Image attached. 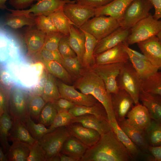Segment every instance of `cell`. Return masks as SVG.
I'll return each instance as SVG.
<instances>
[{"label":"cell","instance_id":"6da1fadb","mask_svg":"<svg viewBox=\"0 0 161 161\" xmlns=\"http://www.w3.org/2000/svg\"><path fill=\"white\" fill-rule=\"evenodd\" d=\"M132 160L113 129L100 135L98 142L89 148L81 161H130Z\"/></svg>","mask_w":161,"mask_h":161},{"label":"cell","instance_id":"7a4b0ae2","mask_svg":"<svg viewBox=\"0 0 161 161\" xmlns=\"http://www.w3.org/2000/svg\"><path fill=\"white\" fill-rule=\"evenodd\" d=\"M75 88L94 96L104 107L109 121L115 119L111 98L101 79L90 68H82L80 77L75 80Z\"/></svg>","mask_w":161,"mask_h":161},{"label":"cell","instance_id":"3957f363","mask_svg":"<svg viewBox=\"0 0 161 161\" xmlns=\"http://www.w3.org/2000/svg\"><path fill=\"white\" fill-rule=\"evenodd\" d=\"M161 30V20L155 19L151 14L139 21L131 28V31L125 42L131 45L156 36Z\"/></svg>","mask_w":161,"mask_h":161},{"label":"cell","instance_id":"277c9868","mask_svg":"<svg viewBox=\"0 0 161 161\" xmlns=\"http://www.w3.org/2000/svg\"><path fill=\"white\" fill-rule=\"evenodd\" d=\"M141 79L129 61L124 63L117 78L119 89L124 90L132 97L135 105L139 103Z\"/></svg>","mask_w":161,"mask_h":161},{"label":"cell","instance_id":"5b68a950","mask_svg":"<svg viewBox=\"0 0 161 161\" xmlns=\"http://www.w3.org/2000/svg\"><path fill=\"white\" fill-rule=\"evenodd\" d=\"M70 136L67 127L62 126L47 133L38 141L45 152V161H50L59 154L64 143Z\"/></svg>","mask_w":161,"mask_h":161},{"label":"cell","instance_id":"8992f818","mask_svg":"<svg viewBox=\"0 0 161 161\" xmlns=\"http://www.w3.org/2000/svg\"><path fill=\"white\" fill-rule=\"evenodd\" d=\"M120 27V23L113 17L100 16L89 19L79 29L92 35L98 41Z\"/></svg>","mask_w":161,"mask_h":161},{"label":"cell","instance_id":"52a82bcc","mask_svg":"<svg viewBox=\"0 0 161 161\" xmlns=\"http://www.w3.org/2000/svg\"><path fill=\"white\" fill-rule=\"evenodd\" d=\"M37 2L32 4L30 9L26 10L6 9L13 16L21 15L35 16L40 15L48 16L63 7L66 4L75 3V0H36Z\"/></svg>","mask_w":161,"mask_h":161},{"label":"cell","instance_id":"ba28073f","mask_svg":"<svg viewBox=\"0 0 161 161\" xmlns=\"http://www.w3.org/2000/svg\"><path fill=\"white\" fill-rule=\"evenodd\" d=\"M153 7L149 0H133L125 11L120 27L131 29L139 21L148 17Z\"/></svg>","mask_w":161,"mask_h":161},{"label":"cell","instance_id":"9c48e42d","mask_svg":"<svg viewBox=\"0 0 161 161\" xmlns=\"http://www.w3.org/2000/svg\"><path fill=\"white\" fill-rule=\"evenodd\" d=\"M124 63L95 64L89 68L101 79L107 91L114 94L119 90L117 78Z\"/></svg>","mask_w":161,"mask_h":161},{"label":"cell","instance_id":"30bf717a","mask_svg":"<svg viewBox=\"0 0 161 161\" xmlns=\"http://www.w3.org/2000/svg\"><path fill=\"white\" fill-rule=\"evenodd\" d=\"M28 97L26 92L20 88L14 87L9 95V111L13 118L20 119L24 123L29 115L28 109Z\"/></svg>","mask_w":161,"mask_h":161},{"label":"cell","instance_id":"8fae6325","mask_svg":"<svg viewBox=\"0 0 161 161\" xmlns=\"http://www.w3.org/2000/svg\"><path fill=\"white\" fill-rule=\"evenodd\" d=\"M63 9L71 24L78 28L95 16V9L78 3L66 4Z\"/></svg>","mask_w":161,"mask_h":161},{"label":"cell","instance_id":"7c38bea8","mask_svg":"<svg viewBox=\"0 0 161 161\" xmlns=\"http://www.w3.org/2000/svg\"><path fill=\"white\" fill-rule=\"evenodd\" d=\"M56 82L61 97L72 102L76 105L90 106L99 102L91 95L78 92L74 85H69L60 81H56Z\"/></svg>","mask_w":161,"mask_h":161},{"label":"cell","instance_id":"4fadbf2b","mask_svg":"<svg viewBox=\"0 0 161 161\" xmlns=\"http://www.w3.org/2000/svg\"><path fill=\"white\" fill-rule=\"evenodd\" d=\"M113 109L117 122L125 119L126 116L134 106V101L131 96L124 90L119 89L116 93L111 94Z\"/></svg>","mask_w":161,"mask_h":161},{"label":"cell","instance_id":"5bb4252c","mask_svg":"<svg viewBox=\"0 0 161 161\" xmlns=\"http://www.w3.org/2000/svg\"><path fill=\"white\" fill-rule=\"evenodd\" d=\"M125 120L130 125L144 131L149 126L152 120L147 108L140 103L129 111Z\"/></svg>","mask_w":161,"mask_h":161},{"label":"cell","instance_id":"9a60e30c","mask_svg":"<svg viewBox=\"0 0 161 161\" xmlns=\"http://www.w3.org/2000/svg\"><path fill=\"white\" fill-rule=\"evenodd\" d=\"M131 29L120 27L98 42L95 48L94 56L111 48L119 44L126 41L130 33Z\"/></svg>","mask_w":161,"mask_h":161},{"label":"cell","instance_id":"2e32d148","mask_svg":"<svg viewBox=\"0 0 161 161\" xmlns=\"http://www.w3.org/2000/svg\"><path fill=\"white\" fill-rule=\"evenodd\" d=\"M142 53L153 65L161 69V43L156 36L138 43Z\"/></svg>","mask_w":161,"mask_h":161},{"label":"cell","instance_id":"e0dca14e","mask_svg":"<svg viewBox=\"0 0 161 161\" xmlns=\"http://www.w3.org/2000/svg\"><path fill=\"white\" fill-rule=\"evenodd\" d=\"M66 127L70 135L89 148L95 145L100 137V134L96 131L84 127L79 123H72Z\"/></svg>","mask_w":161,"mask_h":161},{"label":"cell","instance_id":"ac0fdd59","mask_svg":"<svg viewBox=\"0 0 161 161\" xmlns=\"http://www.w3.org/2000/svg\"><path fill=\"white\" fill-rule=\"evenodd\" d=\"M123 43H120L111 48L95 55V64L125 63L129 61L128 55L124 49Z\"/></svg>","mask_w":161,"mask_h":161},{"label":"cell","instance_id":"d6986e66","mask_svg":"<svg viewBox=\"0 0 161 161\" xmlns=\"http://www.w3.org/2000/svg\"><path fill=\"white\" fill-rule=\"evenodd\" d=\"M133 0H114L104 6L95 9V16H111L120 23L125 11Z\"/></svg>","mask_w":161,"mask_h":161},{"label":"cell","instance_id":"ffe728a7","mask_svg":"<svg viewBox=\"0 0 161 161\" xmlns=\"http://www.w3.org/2000/svg\"><path fill=\"white\" fill-rule=\"evenodd\" d=\"M123 43L124 49L128 55L129 61L142 80L146 78L160 69L149 61L137 56L129 50V45L125 42Z\"/></svg>","mask_w":161,"mask_h":161},{"label":"cell","instance_id":"44dd1931","mask_svg":"<svg viewBox=\"0 0 161 161\" xmlns=\"http://www.w3.org/2000/svg\"><path fill=\"white\" fill-rule=\"evenodd\" d=\"M77 123L86 127L94 129L100 135L112 129L109 120L92 114L83 115L75 117L71 123Z\"/></svg>","mask_w":161,"mask_h":161},{"label":"cell","instance_id":"7402d4cb","mask_svg":"<svg viewBox=\"0 0 161 161\" xmlns=\"http://www.w3.org/2000/svg\"><path fill=\"white\" fill-rule=\"evenodd\" d=\"M139 100L148 109L152 120L161 123V95L140 90Z\"/></svg>","mask_w":161,"mask_h":161},{"label":"cell","instance_id":"603a6c76","mask_svg":"<svg viewBox=\"0 0 161 161\" xmlns=\"http://www.w3.org/2000/svg\"><path fill=\"white\" fill-rule=\"evenodd\" d=\"M109 122L113 131L126 148L132 161L143 160V154L122 130L116 119H113Z\"/></svg>","mask_w":161,"mask_h":161},{"label":"cell","instance_id":"cb8c5ba5","mask_svg":"<svg viewBox=\"0 0 161 161\" xmlns=\"http://www.w3.org/2000/svg\"><path fill=\"white\" fill-rule=\"evenodd\" d=\"M125 119L121 121H117L121 129L140 149L143 154L149 153V145L146 139L144 131L130 125L126 122Z\"/></svg>","mask_w":161,"mask_h":161},{"label":"cell","instance_id":"d4e9b609","mask_svg":"<svg viewBox=\"0 0 161 161\" xmlns=\"http://www.w3.org/2000/svg\"><path fill=\"white\" fill-rule=\"evenodd\" d=\"M13 122L10 130L8 140L13 142H21L30 145L36 140L32 137L25 123L18 118H13Z\"/></svg>","mask_w":161,"mask_h":161},{"label":"cell","instance_id":"484cf974","mask_svg":"<svg viewBox=\"0 0 161 161\" xmlns=\"http://www.w3.org/2000/svg\"><path fill=\"white\" fill-rule=\"evenodd\" d=\"M46 35L37 29L30 30L27 31L24 38L29 55H37L42 49Z\"/></svg>","mask_w":161,"mask_h":161},{"label":"cell","instance_id":"4316f807","mask_svg":"<svg viewBox=\"0 0 161 161\" xmlns=\"http://www.w3.org/2000/svg\"><path fill=\"white\" fill-rule=\"evenodd\" d=\"M69 44L81 65L85 52L86 36L84 32L71 24L69 37Z\"/></svg>","mask_w":161,"mask_h":161},{"label":"cell","instance_id":"83f0119b","mask_svg":"<svg viewBox=\"0 0 161 161\" xmlns=\"http://www.w3.org/2000/svg\"><path fill=\"white\" fill-rule=\"evenodd\" d=\"M89 148L76 138L70 135L64 143L60 152L74 157L78 161H81Z\"/></svg>","mask_w":161,"mask_h":161},{"label":"cell","instance_id":"f1b7e54d","mask_svg":"<svg viewBox=\"0 0 161 161\" xmlns=\"http://www.w3.org/2000/svg\"><path fill=\"white\" fill-rule=\"evenodd\" d=\"M69 112L74 117L83 115L92 114L109 121L106 111L99 102L90 106L75 105Z\"/></svg>","mask_w":161,"mask_h":161},{"label":"cell","instance_id":"f546056e","mask_svg":"<svg viewBox=\"0 0 161 161\" xmlns=\"http://www.w3.org/2000/svg\"><path fill=\"white\" fill-rule=\"evenodd\" d=\"M30 145L21 142H13L6 154L8 161H27L30 150Z\"/></svg>","mask_w":161,"mask_h":161},{"label":"cell","instance_id":"4dcf8cb0","mask_svg":"<svg viewBox=\"0 0 161 161\" xmlns=\"http://www.w3.org/2000/svg\"><path fill=\"white\" fill-rule=\"evenodd\" d=\"M48 72L67 84H71L73 80L72 77L62 64L55 61H46L41 60Z\"/></svg>","mask_w":161,"mask_h":161},{"label":"cell","instance_id":"1f68e13d","mask_svg":"<svg viewBox=\"0 0 161 161\" xmlns=\"http://www.w3.org/2000/svg\"><path fill=\"white\" fill-rule=\"evenodd\" d=\"M13 122V119L8 112L4 113L0 116V143L5 154L10 146L8 137Z\"/></svg>","mask_w":161,"mask_h":161},{"label":"cell","instance_id":"d6a6232c","mask_svg":"<svg viewBox=\"0 0 161 161\" xmlns=\"http://www.w3.org/2000/svg\"><path fill=\"white\" fill-rule=\"evenodd\" d=\"M83 31L86 36V42L82 66L83 68H89L95 64L93 52L98 41L92 35Z\"/></svg>","mask_w":161,"mask_h":161},{"label":"cell","instance_id":"836d02e7","mask_svg":"<svg viewBox=\"0 0 161 161\" xmlns=\"http://www.w3.org/2000/svg\"><path fill=\"white\" fill-rule=\"evenodd\" d=\"M50 16L57 30L64 36L69 37L71 24L64 11L63 7Z\"/></svg>","mask_w":161,"mask_h":161},{"label":"cell","instance_id":"e575fe53","mask_svg":"<svg viewBox=\"0 0 161 161\" xmlns=\"http://www.w3.org/2000/svg\"><path fill=\"white\" fill-rule=\"evenodd\" d=\"M140 90L161 95V71H158L142 80Z\"/></svg>","mask_w":161,"mask_h":161},{"label":"cell","instance_id":"d590c367","mask_svg":"<svg viewBox=\"0 0 161 161\" xmlns=\"http://www.w3.org/2000/svg\"><path fill=\"white\" fill-rule=\"evenodd\" d=\"M41 96L46 102H54L61 97L56 80L54 76L49 72L47 81Z\"/></svg>","mask_w":161,"mask_h":161},{"label":"cell","instance_id":"8d00e7d4","mask_svg":"<svg viewBox=\"0 0 161 161\" xmlns=\"http://www.w3.org/2000/svg\"><path fill=\"white\" fill-rule=\"evenodd\" d=\"M144 133L149 146H156L161 145V123L152 120Z\"/></svg>","mask_w":161,"mask_h":161},{"label":"cell","instance_id":"74e56055","mask_svg":"<svg viewBox=\"0 0 161 161\" xmlns=\"http://www.w3.org/2000/svg\"><path fill=\"white\" fill-rule=\"evenodd\" d=\"M58 113L54 102H47L38 119V122L45 126H50Z\"/></svg>","mask_w":161,"mask_h":161},{"label":"cell","instance_id":"f35d334b","mask_svg":"<svg viewBox=\"0 0 161 161\" xmlns=\"http://www.w3.org/2000/svg\"><path fill=\"white\" fill-rule=\"evenodd\" d=\"M46 103L41 95L34 94L29 97L28 111L32 119L38 120L41 112Z\"/></svg>","mask_w":161,"mask_h":161},{"label":"cell","instance_id":"ab89813d","mask_svg":"<svg viewBox=\"0 0 161 161\" xmlns=\"http://www.w3.org/2000/svg\"><path fill=\"white\" fill-rule=\"evenodd\" d=\"M5 25L17 29L26 25L30 28L35 25V24L34 16H13L10 14L6 19Z\"/></svg>","mask_w":161,"mask_h":161},{"label":"cell","instance_id":"60d3db41","mask_svg":"<svg viewBox=\"0 0 161 161\" xmlns=\"http://www.w3.org/2000/svg\"><path fill=\"white\" fill-rule=\"evenodd\" d=\"M24 123L32 137L37 141L47 133L53 130L49 128H47L41 123H35L30 115L27 117Z\"/></svg>","mask_w":161,"mask_h":161},{"label":"cell","instance_id":"b9f144b4","mask_svg":"<svg viewBox=\"0 0 161 161\" xmlns=\"http://www.w3.org/2000/svg\"><path fill=\"white\" fill-rule=\"evenodd\" d=\"M62 65L72 77L76 80L80 76L82 65L77 56L75 57H63Z\"/></svg>","mask_w":161,"mask_h":161},{"label":"cell","instance_id":"7bdbcfd3","mask_svg":"<svg viewBox=\"0 0 161 161\" xmlns=\"http://www.w3.org/2000/svg\"><path fill=\"white\" fill-rule=\"evenodd\" d=\"M34 17L35 26L38 30L46 34L58 31L54 26L50 16L40 15Z\"/></svg>","mask_w":161,"mask_h":161},{"label":"cell","instance_id":"ee69618b","mask_svg":"<svg viewBox=\"0 0 161 161\" xmlns=\"http://www.w3.org/2000/svg\"><path fill=\"white\" fill-rule=\"evenodd\" d=\"M74 117L69 111H63L58 112L52 124L49 128L53 130L59 127L67 126L71 123Z\"/></svg>","mask_w":161,"mask_h":161},{"label":"cell","instance_id":"f6af8a7d","mask_svg":"<svg viewBox=\"0 0 161 161\" xmlns=\"http://www.w3.org/2000/svg\"><path fill=\"white\" fill-rule=\"evenodd\" d=\"M63 36L62 33L58 31L46 34L42 49L52 51L58 50L59 44Z\"/></svg>","mask_w":161,"mask_h":161},{"label":"cell","instance_id":"bcb514c9","mask_svg":"<svg viewBox=\"0 0 161 161\" xmlns=\"http://www.w3.org/2000/svg\"><path fill=\"white\" fill-rule=\"evenodd\" d=\"M27 161H45V152L38 141L30 145V152Z\"/></svg>","mask_w":161,"mask_h":161},{"label":"cell","instance_id":"7dc6e473","mask_svg":"<svg viewBox=\"0 0 161 161\" xmlns=\"http://www.w3.org/2000/svg\"><path fill=\"white\" fill-rule=\"evenodd\" d=\"M58 50L62 57L77 56L69 44V37L63 36L62 37L59 44Z\"/></svg>","mask_w":161,"mask_h":161},{"label":"cell","instance_id":"c3c4849f","mask_svg":"<svg viewBox=\"0 0 161 161\" xmlns=\"http://www.w3.org/2000/svg\"><path fill=\"white\" fill-rule=\"evenodd\" d=\"M37 55H38L40 60L55 61L62 65L63 57L58 50L52 51L42 49Z\"/></svg>","mask_w":161,"mask_h":161},{"label":"cell","instance_id":"681fc988","mask_svg":"<svg viewBox=\"0 0 161 161\" xmlns=\"http://www.w3.org/2000/svg\"><path fill=\"white\" fill-rule=\"evenodd\" d=\"M54 103L58 112L63 111H69L76 105L72 102L61 97Z\"/></svg>","mask_w":161,"mask_h":161},{"label":"cell","instance_id":"f907efd6","mask_svg":"<svg viewBox=\"0 0 161 161\" xmlns=\"http://www.w3.org/2000/svg\"><path fill=\"white\" fill-rule=\"evenodd\" d=\"M48 74L46 69H44L40 76L38 83L34 89L35 94L41 95L47 81Z\"/></svg>","mask_w":161,"mask_h":161},{"label":"cell","instance_id":"816d5d0a","mask_svg":"<svg viewBox=\"0 0 161 161\" xmlns=\"http://www.w3.org/2000/svg\"><path fill=\"white\" fill-rule=\"evenodd\" d=\"M114 0H79L77 3L94 9L99 8L109 4Z\"/></svg>","mask_w":161,"mask_h":161},{"label":"cell","instance_id":"f5cc1de1","mask_svg":"<svg viewBox=\"0 0 161 161\" xmlns=\"http://www.w3.org/2000/svg\"><path fill=\"white\" fill-rule=\"evenodd\" d=\"M36 0H10L9 4L16 10H24L31 6Z\"/></svg>","mask_w":161,"mask_h":161},{"label":"cell","instance_id":"db71d44e","mask_svg":"<svg viewBox=\"0 0 161 161\" xmlns=\"http://www.w3.org/2000/svg\"><path fill=\"white\" fill-rule=\"evenodd\" d=\"M8 98L2 89L0 90V116L5 112H8Z\"/></svg>","mask_w":161,"mask_h":161},{"label":"cell","instance_id":"11a10c76","mask_svg":"<svg viewBox=\"0 0 161 161\" xmlns=\"http://www.w3.org/2000/svg\"><path fill=\"white\" fill-rule=\"evenodd\" d=\"M155 10V13L153 16L157 20L161 18V0H149Z\"/></svg>","mask_w":161,"mask_h":161},{"label":"cell","instance_id":"9f6ffc18","mask_svg":"<svg viewBox=\"0 0 161 161\" xmlns=\"http://www.w3.org/2000/svg\"><path fill=\"white\" fill-rule=\"evenodd\" d=\"M149 151L155 161H161V145L156 146H149Z\"/></svg>","mask_w":161,"mask_h":161},{"label":"cell","instance_id":"6f0895ef","mask_svg":"<svg viewBox=\"0 0 161 161\" xmlns=\"http://www.w3.org/2000/svg\"><path fill=\"white\" fill-rule=\"evenodd\" d=\"M60 161H78L76 158L60 152L59 154Z\"/></svg>","mask_w":161,"mask_h":161},{"label":"cell","instance_id":"680465c9","mask_svg":"<svg viewBox=\"0 0 161 161\" xmlns=\"http://www.w3.org/2000/svg\"><path fill=\"white\" fill-rule=\"evenodd\" d=\"M128 48L130 51L137 57L141 59L149 61L148 59L143 54H141L137 51L129 48V47H128Z\"/></svg>","mask_w":161,"mask_h":161},{"label":"cell","instance_id":"91938a15","mask_svg":"<svg viewBox=\"0 0 161 161\" xmlns=\"http://www.w3.org/2000/svg\"><path fill=\"white\" fill-rule=\"evenodd\" d=\"M7 155L4 152L1 146L0 147V161H8Z\"/></svg>","mask_w":161,"mask_h":161},{"label":"cell","instance_id":"94428289","mask_svg":"<svg viewBox=\"0 0 161 161\" xmlns=\"http://www.w3.org/2000/svg\"><path fill=\"white\" fill-rule=\"evenodd\" d=\"M7 0H0V8L2 10L6 9L7 7L5 5Z\"/></svg>","mask_w":161,"mask_h":161},{"label":"cell","instance_id":"6125c7cd","mask_svg":"<svg viewBox=\"0 0 161 161\" xmlns=\"http://www.w3.org/2000/svg\"><path fill=\"white\" fill-rule=\"evenodd\" d=\"M50 161H60L59 154L53 157Z\"/></svg>","mask_w":161,"mask_h":161},{"label":"cell","instance_id":"be15d7a7","mask_svg":"<svg viewBox=\"0 0 161 161\" xmlns=\"http://www.w3.org/2000/svg\"><path fill=\"white\" fill-rule=\"evenodd\" d=\"M161 43V30L156 35Z\"/></svg>","mask_w":161,"mask_h":161},{"label":"cell","instance_id":"e7e4bbea","mask_svg":"<svg viewBox=\"0 0 161 161\" xmlns=\"http://www.w3.org/2000/svg\"><path fill=\"white\" fill-rule=\"evenodd\" d=\"M75 0L76 1H77V2H78L79 1V0Z\"/></svg>","mask_w":161,"mask_h":161},{"label":"cell","instance_id":"03108f58","mask_svg":"<svg viewBox=\"0 0 161 161\" xmlns=\"http://www.w3.org/2000/svg\"></svg>","mask_w":161,"mask_h":161}]
</instances>
